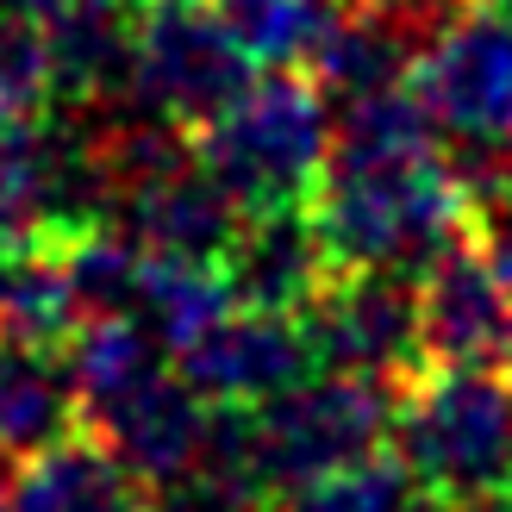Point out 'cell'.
<instances>
[{"mask_svg": "<svg viewBox=\"0 0 512 512\" xmlns=\"http://www.w3.org/2000/svg\"><path fill=\"white\" fill-rule=\"evenodd\" d=\"M313 219L331 269H394L425 275L444 244L469 232V188L444 150L388 163H325Z\"/></svg>", "mask_w": 512, "mask_h": 512, "instance_id": "obj_1", "label": "cell"}, {"mask_svg": "<svg viewBox=\"0 0 512 512\" xmlns=\"http://www.w3.org/2000/svg\"><path fill=\"white\" fill-rule=\"evenodd\" d=\"M194 157L238 213L300 207L319 194L331 157V100L300 69H263L194 132Z\"/></svg>", "mask_w": 512, "mask_h": 512, "instance_id": "obj_2", "label": "cell"}, {"mask_svg": "<svg viewBox=\"0 0 512 512\" xmlns=\"http://www.w3.org/2000/svg\"><path fill=\"white\" fill-rule=\"evenodd\" d=\"M394 400H400V381L356 375V369H313L275 400L244 406V425H238L244 481L269 506L288 488L369 463V456L388 450Z\"/></svg>", "mask_w": 512, "mask_h": 512, "instance_id": "obj_3", "label": "cell"}, {"mask_svg": "<svg viewBox=\"0 0 512 512\" xmlns=\"http://www.w3.org/2000/svg\"><path fill=\"white\" fill-rule=\"evenodd\" d=\"M394 463L425 494L463 506L512 481V381L494 369H419L400 381Z\"/></svg>", "mask_w": 512, "mask_h": 512, "instance_id": "obj_4", "label": "cell"}, {"mask_svg": "<svg viewBox=\"0 0 512 512\" xmlns=\"http://www.w3.org/2000/svg\"><path fill=\"white\" fill-rule=\"evenodd\" d=\"M413 88L425 94L444 138H456V150L444 157L456 182L475 194L512 150V13H450L419 57Z\"/></svg>", "mask_w": 512, "mask_h": 512, "instance_id": "obj_5", "label": "cell"}, {"mask_svg": "<svg viewBox=\"0 0 512 512\" xmlns=\"http://www.w3.org/2000/svg\"><path fill=\"white\" fill-rule=\"evenodd\" d=\"M256 75V57L213 0H138L125 100L182 132H200Z\"/></svg>", "mask_w": 512, "mask_h": 512, "instance_id": "obj_6", "label": "cell"}, {"mask_svg": "<svg viewBox=\"0 0 512 512\" xmlns=\"http://www.w3.org/2000/svg\"><path fill=\"white\" fill-rule=\"evenodd\" d=\"M319 369H356L381 381H413L419 350V281L394 269H331V281L300 306Z\"/></svg>", "mask_w": 512, "mask_h": 512, "instance_id": "obj_7", "label": "cell"}, {"mask_svg": "<svg viewBox=\"0 0 512 512\" xmlns=\"http://www.w3.org/2000/svg\"><path fill=\"white\" fill-rule=\"evenodd\" d=\"M175 369L207 406H263L319 369L300 313H263V306H225L175 350Z\"/></svg>", "mask_w": 512, "mask_h": 512, "instance_id": "obj_8", "label": "cell"}, {"mask_svg": "<svg viewBox=\"0 0 512 512\" xmlns=\"http://www.w3.org/2000/svg\"><path fill=\"white\" fill-rule=\"evenodd\" d=\"M512 344V288L475 232L444 244L419 275V350L425 369H494Z\"/></svg>", "mask_w": 512, "mask_h": 512, "instance_id": "obj_9", "label": "cell"}, {"mask_svg": "<svg viewBox=\"0 0 512 512\" xmlns=\"http://www.w3.org/2000/svg\"><path fill=\"white\" fill-rule=\"evenodd\" d=\"M238 219H244L238 200L207 175V163L182 157V163L144 175L132 188H119L107 225H119V232L132 244H144L150 256H182V263H213L219 269Z\"/></svg>", "mask_w": 512, "mask_h": 512, "instance_id": "obj_10", "label": "cell"}, {"mask_svg": "<svg viewBox=\"0 0 512 512\" xmlns=\"http://www.w3.org/2000/svg\"><path fill=\"white\" fill-rule=\"evenodd\" d=\"M219 281H225V294H232V306L300 313L331 281V256H325V238H319L313 200L244 213L232 244L219 256Z\"/></svg>", "mask_w": 512, "mask_h": 512, "instance_id": "obj_11", "label": "cell"}, {"mask_svg": "<svg viewBox=\"0 0 512 512\" xmlns=\"http://www.w3.org/2000/svg\"><path fill=\"white\" fill-rule=\"evenodd\" d=\"M75 431H82V394H75L69 344L0 331V444L13 456H38Z\"/></svg>", "mask_w": 512, "mask_h": 512, "instance_id": "obj_12", "label": "cell"}, {"mask_svg": "<svg viewBox=\"0 0 512 512\" xmlns=\"http://www.w3.org/2000/svg\"><path fill=\"white\" fill-rule=\"evenodd\" d=\"M0 512H144V481L100 438L75 431V438L25 456Z\"/></svg>", "mask_w": 512, "mask_h": 512, "instance_id": "obj_13", "label": "cell"}, {"mask_svg": "<svg viewBox=\"0 0 512 512\" xmlns=\"http://www.w3.org/2000/svg\"><path fill=\"white\" fill-rule=\"evenodd\" d=\"M82 325L69 300L63 238H0V331L7 338L69 344Z\"/></svg>", "mask_w": 512, "mask_h": 512, "instance_id": "obj_14", "label": "cell"}, {"mask_svg": "<svg viewBox=\"0 0 512 512\" xmlns=\"http://www.w3.org/2000/svg\"><path fill=\"white\" fill-rule=\"evenodd\" d=\"M263 512H450V500L425 494L419 481L381 450L369 463H350L338 475H319V481H306V488L275 494Z\"/></svg>", "mask_w": 512, "mask_h": 512, "instance_id": "obj_15", "label": "cell"}, {"mask_svg": "<svg viewBox=\"0 0 512 512\" xmlns=\"http://www.w3.org/2000/svg\"><path fill=\"white\" fill-rule=\"evenodd\" d=\"M232 32L256 57V69H300L319 57V44L338 19V0H225Z\"/></svg>", "mask_w": 512, "mask_h": 512, "instance_id": "obj_16", "label": "cell"}, {"mask_svg": "<svg viewBox=\"0 0 512 512\" xmlns=\"http://www.w3.org/2000/svg\"><path fill=\"white\" fill-rule=\"evenodd\" d=\"M0 100L7 107H57V63H50V32L32 13L0 19Z\"/></svg>", "mask_w": 512, "mask_h": 512, "instance_id": "obj_17", "label": "cell"}, {"mask_svg": "<svg viewBox=\"0 0 512 512\" xmlns=\"http://www.w3.org/2000/svg\"><path fill=\"white\" fill-rule=\"evenodd\" d=\"M469 207H500V213H512V150L500 157V169L488 175V182L469 194Z\"/></svg>", "mask_w": 512, "mask_h": 512, "instance_id": "obj_18", "label": "cell"}, {"mask_svg": "<svg viewBox=\"0 0 512 512\" xmlns=\"http://www.w3.org/2000/svg\"><path fill=\"white\" fill-rule=\"evenodd\" d=\"M450 512H512V481H506V488H494V494H475L463 506H450Z\"/></svg>", "mask_w": 512, "mask_h": 512, "instance_id": "obj_19", "label": "cell"}, {"mask_svg": "<svg viewBox=\"0 0 512 512\" xmlns=\"http://www.w3.org/2000/svg\"><path fill=\"white\" fill-rule=\"evenodd\" d=\"M50 7H57V0H0V19H7V13H32V19H44Z\"/></svg>", "mask_w": 512, "mask_h": 512, "instance_id": "obj_20", "label": "cell"}, {"mask_svg": "<svg viewBox=\"0 0 512 512\" xmlns=\"http://www.w3.org/2000/svg\"><path fill=\"white\" fill-rule=\"evenodd\" d=\"M19 463H25V456H13L7 444H0V500H7V488H13V475H19Z\"/></svg>", "mask_w": 512, "mask_h": 512, "instance_id": "obj_21", "label": "cell"}, {"mask_svg": "<svg viewBox=\"0 0 512 512\" xmlns=\"http://www.w3.org/2000/svg\"><path fill=\"white\" fill-rule=\"evenodd\" d=\"M481 7H500V13H512V0H481Z\"/></svg>", "mask_w": 512, "mask_h": 512, "instance_id": "obj_22", "label": "cell"}, {"mask_svg": "<svg viewBox=\"0 0 512 512\" xmlns=\"http://www.w3.org/2000/svg\"><path fill=\"white\" fill-rule=\"evenodd\" d=\"M113 7H138V0H113Z\"/></svg>", "mask_w": 512, "mask_h": 512, "instance_id": "obj_23", "label": "cell"}, {"mask_svg": "<svg viewBox=\"0 0 512 512\" xmlns=\"http://www.w3.org/2000/svg\"><path fill=\"white\" fill-rule=\"evenodd\" d=\"M506 369H512V344H506Z\"/></svg>", "mask_w": 512, "mask_h": 512, "instance_id": "obj_24", "label": "cell"}, {"mask_svg": "<svg viewBox=\"0 0 512 512\" xmlns=\"http://www.w3.org/2000/svg\"><path fill=\"white\" fill-rule=\"evenodd\" d=\"M338 7H356V0H338Z\"/></svg>", "mask_w": 512, "mask_h": 512, "instance_id": "obj_25", "label": "cell"}, {"mask_svg": "<svg viewBox=\"0 0 512 512\" xmlns=\"http://www.w3.org/2000/svg\"><path fill=\"white\" fill-rule=\"evenodd\" d=\"M213 7H225V0H213Z\"/></svg>", "mask_w": 512, "mask_h": 512, "instance_id": "obj_26", "label": "cell"}]
</instances>
